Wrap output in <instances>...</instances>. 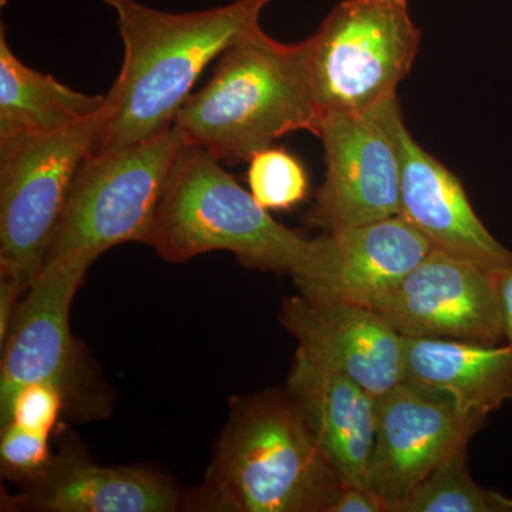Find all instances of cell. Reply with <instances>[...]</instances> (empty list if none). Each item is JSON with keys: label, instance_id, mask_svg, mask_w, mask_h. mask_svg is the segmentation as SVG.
Here are the masks:
<instances>
[{"label": "cell", "instance_id": "cell-1", "mask_svg": "<svg viewBox=\"0 0 512 512\" xmlns=\"http://www.w3.org/2000/svg\"><path fill=\"white\" fill-rule=\"evenodd\" d=\"M271 2L234 0L217 8L171 13L138 0H104L116 15L124 60L106 94L109 117L92 153L133 147L173 126L205 67L259 28Z\"/></svg>", "mask_w": 512, "mask_h": 512}, {"label": "cell", "instance_id": "cell-2", "mask_svg": "<svg viewBox=\"0 0 512 512\" xmlns=\"http://www.w3.org/2000/svg\"><path fill=\"white\" fill-rule=\"evenodd\" d=\"M308 39L282 43L256 28L220 56L210 83L190 94L173 126L187 146L238 164L295 133H318Z\"/></svg>", "mask_w": 512, "mask_h": 512}, {"label": "cell", "instance_id": "cell-3", "mask_svg": "<svg viewBox=\"0 0 512 512\" xmlns=\"http://www.w3.org/2000/svg\"><path fill=\"white\" fill-rule=\"evenodd\" d=\"M343 484L289 394L235 406L202 497L238 512H329Z\"/></svg>", "mask_w": 512, "mask_h": 512}, {"label": "cell", "instance_id": "cell-4", "mask_svg": "<svg viewBox=\"0 0 512 512\" xmlns=\"http://www.w3.org/2000/svg\"><path fill=\"white\" fill-rule=\"evenodd\" d=\"M148 245L171 262L228 251L248 268L293 276L308 264L316 239L279 224L220 160L185 144L158 205Z\"/></svg>", "mask_w": 512, "mask_h": 512}, {"label": "cell", "instance_id": "cell-5", "mask_svg": "<svg viewBox=\"0 0 512 512\" xmlns=\"http://www.w3.org/2000/svg\"><path fill=\"white\" fill-rule=\"evenodd\" d=\"M184 146L180 131L170 126L136 146L90 153L74 178L46 259L93 264L116 245H148L158 205Z\"/></svg>", "mask_w": 512, "mask_h": 512}, {"label": "cell", "instance_id": "cell-6", "mask_svg": "<svg viewBox=\"0 0 512 512\" xmlns=\"http://www.w3.org/2000/svg\"><path fill=\"white\" fill-rule=\"evenodd\" d=\"M109 117L0 140V278L29 289L46 261L80 165Z\"/></svg>", "mask_w": 512, "mask_h": 512}, {"label": "cell", "instance_id": "cell-7", "mask_svg": "<svg viewBox=\"0 0 512 512\" xmlns=\"http://www.w3.org/2000/svg\"><path fill=\"white\" fill-rule=\"evenodd\" d=\"M308 43L323 119L365 113L396 96L419 53L420 30L407 0H343Z\"/></svg>", "mask_w": 512, "mask_h": 512}, {"label": "cell", "instance_id": "cell-8", "mask_svg": "<svg viewBox=\"0 0 512 512\" xmlns=\"http://www.w3.org/2000/svg\"><path fill=\"white\" fill-rule=\"evenodd\" d=\"M402 117L397 96L365 113L323 117L316 136L326 171L311 212L313 225L338 232L400 215L396 128Z\"/></svg>", "mask_w": 512, "mask_h": 512}, {"label": "cell", "instance_id": "cell-9", "mask_svg": "<svg viewBox=\"0 0 512 512\" xmlns=\"http://www.w3.org/2000/svg\"><path fill=\"white\" fill-rule=\"evenodd\" d=\"M501 275L431 249L370 309L406 338L504 345Z\"/></svg>", "mask_w": 512, "mask_h": 512}, {"label": "cell", "instance_id": "cell-10", "mask_svg": "<svg viewBox=\"0 0 512 512\" xmlns=\"http://www.w3.org/2000/svg\"><path fill=\"white\" fill-rule=\"evenodd\" d=\"M443 394L402 382L376 399L369 485L386 512H397L448 454L483 427Z\"/></svg>", "mask_w": 512, "mask_h": 512}, {"label": "cell", "instance_id": "cell-11", "mask_svg": "<svg viewBox=\"0 0 512 512\" xmlns=\"http://www.w3.org/2000/svg\"><path fill=\"white\" fill-rule=\"evenodd\" d=\"M90 266L83 259H46L25 301L16 308L6 343H2V426L8 421L13 400L29 384H53L67 400L79 373L70 308Z\"/></svg>", "mask_w": 512, "mask_h": 512}, {"label": "cell", "instance_id": "cell-12", "mask_svg": "<svg viewBox=\"0 0 512 512\" xmlns=\"http://www.w3.org/2000/svg\"><path fill=\"white\" fill-rule=\"evenodd\" d=\"M431 249L410 222L396 215L316 238L308 264L292 278L306 298L370 308Z\"/></svg>", "mask_w": 512, "mask_h": 512}, {"label": "cell", "instance_id": "cell-13", "mask_svg": "<svg viewBox=\"0 0 512 512\" xmlns=\"http://www.w3.org/2000/svg\"><path fill=\"white\" fill-rule=\"evenodd\" d=\"M281 319L298 350L376 399L404 382L406 338L373 309L298 295L284 303Z\"/></svg>", "mask_w": 512, "mask_h": 512}, {"label": "cell", "instance_id": "cell-14", "mask_svg": "<svg viewBox=\"0 0 512 512\" xmlns=\"http://www.w3.org/2000/svg\"><path fill=\"white\" fill-rule=\"evenodd\" d=\"M402 161L400 215L433 249L497 272L512 269V251L490 234L471 207L460 180L397 123Z\"/></svg>", "mask_w": 512, "mask_h": 512}, {"label": "cell", "instance_id": "cell-15", "mask_svg": "<svg viewBox=\"0 0 512 512\" xmlns=\"http://www.w3.org/2000/svg\"><path fill=\"white\" fill-rule=\"evenodd\" d=\"M325 451L343 487L372 490L369 463L376 431V397L355 380L298 350L288 392Z\"/></svg>", "mask_w": 512, "mask_h": 512}, {"label": "cell", "instance_id": "cell-16", "mask_svg": "<svg viewBox=\"0 0 512 512\" xmlns=\"http://www.w3.org/2000/svg\"><path fill=\"white\" fill-rule=\"evenodd\" d=\"M8 510L47 512H173L185 507L177 485L137 467H103L73 457L53 460Z\"/></svg>", "mask_w": 512, "mask_h": 512}, {"label": "cell", "instance_id": "cell-17", "mask_svg": "<svg viewBox=\"0 0 512 512\" xmlns=\"http://www.w3.org/2000/svg\"><path fill=\"white\" fill-rule=\"evenodd\" d=\"M404 382L443 394L461 413L485 419L512 402V346L406 338Z\"/></svg>", "mask_w": 512, "mask_h": 512}, {"label": "cell", "instance_id": "cell-18", "mask_svg": "<svg viewBox=\"0 0 512 512\" xmlns=\"http://www.w3.org/2000/svg\"><path fill=\"white\" fill-rule=\"evenodd\" d=\"M106 96H90L37 72L15 56L0 29V140L47 134L90 119Z\"/></svg>", "mask_w": 512, "mask_h": 512}, {"label": "cell", "instance_id": "cell-19", "mask_svg": "<svg viewBox=\"0 0 512 512\" xmlns=\"http://www.w3.org/2000/svg\"><path fill=\"white\" fill-rule=\"evenodd\" d=\"M467 446L454 448L397 512H512V497L481 487L471 478Z\"/></svg>", "mask_w": 512, "mask_h": 512}, {"label": "cell", "instance_id": "cell-20", "mask_svg": "<svg viewBox=\"0 0 512 512\" xmlns=\"http://www.w3.org/2000/svg\"><path fill=\"white\" fill-rule=\"evenodd\" d=\"M249 191L266 211H285L305 200L308 174L284 148L268 147L249 158Z\"/></svg>", "mask_w": 512, "mask_h": 512}, {"label": "cell", "instance_id": "cell-21", "mask_svg": "<svg viewBox=\"0 0 512 512\" xmlns=\"http://www.w3.org/2000/svg\"><path fill=\"white\" fill-rule=\"evenodd\" d=\"M2 427L0 458L3 473L28 484L45 476L55 460L50 451L49 436L22 429L13 423Z\"/></svg>", "mask_w": 512, "mask_h": 512}, {"label": "cell", "instance_id": "cell-22", "mask_svg": "<svg viewBox=\"0 0 512 512\" xmlns=\"http://www.w3.org/2000/svg\"><path fill=\"white\" fill-rule=\"evenodd\" d=\"M64 404L63 393L53 384H29L13 400L8 421L3 426L13 423L22 429L50 436Z\"/></svg>", "mask_w": 512, "mask_h": 512}, {"label": "cell", "instance_id": "cell-23", "mask_svg": "<svg viewBox=\"0 0 512 512\" xmlns=\"http://www.w3.org/2000/svg\"><path fill=\"white\" fill-rule=\"evenodd\" d=\"M329 512H386V508L372 490L343 487Z\"/></svg>", "mask_w": 512, "mask_h": 512}, {"label": "cell", "instance_id": "cell-24", "mask_svg": "<svg viewBox=\"0 0 512 512\" xmlns=\"http://www.w3.org/2000/svg\"><path fill=\"white\" fill-rule=\"evenodd\" d=\"M500 303L505 343L512 346V269L500 276Z\"/></svg>", "mask_w": 512, "mask_h": 512}]
</instances>
